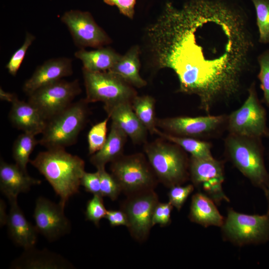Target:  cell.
I'll return each instance as SVG.
<instances>
[{
	"instance_id": "cell-1",
	"label": "cell",
	"mask_w": 269,
	"mask_h": 269,
	"mask_svg": "<svg viewBox=\"0 0 269 269\" xmlns=\"http://www.w3.org/2000/svg\"><path fill=\"white\" fill-rule=\"evenodd\" d=\"M244 11L228 0L168 3L148 30L158 66L173 70L179 91L198 96L209 113L241 90L254 47Z\"/></svg>"
},
{
	"instance_id": "cell-2",
	"label": "cell",
	"mask_w": 269,
	"mask_h": 269,
	"mask_svg": "<svg viewBox=\"0 0 269 269\" xmlns=\"http://www.w3.org/2000/svg\"><path fill=\"white\" fill-rule=\"evenodd\" d=\"M42 174L60 197L65 207L69 198L79 192L81 179L85 172V162L65 149L40 152L29 162Z\"/></svg>"
},
{
	"instance_id": "cell-3",
	"label": "cell",
	"mask_w": 269,
	"mask_h": 269,
	"mask_svg": "<svg viewBox=\"0 0 269 269\" xmlns=\"http://www.w3.org/2000/svg\"><path fill=\"white\" fill-rule=\"evenodd\" d=\"M161 137L146 142L144 151L158 182L167 187L181 185L189 178V159L178 145Z\"/></svg>"
},
{
	"instance_id": "cell-4",
	"label": "cell",
	"mask_w": 269,
	"mask_h": 269,
	"mask_svg": "<svg viewBox=\"0 0 269 269\" xmlns=\"http://www.w3.org/2000/svg\"><path fill=\"white\" fill-rule=\"evenodd\" d=\"M261 138L229 133L225 146L227 156L234 166L255 186L264 190L269 173L265 164Z\"/></svg>"
},
{
	"instance_id": "cell-5",
	"label": "cell",
	"mask_w": 269,
	"mask_h": 269,
	"mask_svg": "<svg viewBox=\"0 0 269 269\" xmlns=\"http://www.w3.org/2000/svg\"><path fill=\"white\" fill-rule=\"evenodd\" d=\"M88 104L81 99L47 121L39 144L52 149H65L75 143L88 118Z\"/></svg>"
},
{
	"instance_id": "cell-6",
	"label": "cell",
	"mask_w": 269,
	"mask_h": 269,
	"mask_svg": "<svg viewBox=\"0 0 269 269\" xmlns=\"http://www.w3.org/2000/svg\"><path fill=\"white\" fill-rule=\"evenodd\" d=\"M110 169L127 196L154 189L158 182L146 155L141 153L122 155L111 162Z\"/></svg>"
},
{
	"instance_id": "cell-7",
	"label": "cell",
	"mask_w": 269,
	"mask_h": 269,
	"mask_svg": "<svg viewBox=\"0 0 269 269\" xmlns=\"http://www.w3.org/2000/svg\"><path fill=\"white\" fill-rule=\"evenodd\" d=\"M82 73L88 103L102 102L104 106L132 103L137 95L133 86L109 71L91 72L82 68Z\"/></svg>"
},
{
	"instance_id": "cell-8",
	"label": "cell",
	"mask_w": 269,
	"mask_h": 269,
	"mask_svg": "<svg viewBox=\"0 0 269 269\" xmlns=\"http://www.w3.org/2000/svg\"><path fill=\"white\" fill-rule=\"evenodd\" d=\"M221 228L224 238L236 245L264 244L269 240V213L249 215L230 208Z\"/></svg>"
},
{
	"instance_id": "cell-9",
	"label": "cell",
	"mask_w": 269,
	"mask_h": 269,
	"mask_svg": "<svg viewBox=\"0 0 269 269\" xmlns=\"http://www.w3.org/2000/svg\"><path fill=\"white\" fill-rule=\"evenodd\" d=\"M227 129L230 134L239 135L269 137L266 112L258 99L255 82L248 89V96L242 106L228 116Z\"/></svg>"
},
{
	"instance_id": "cell-10",
	"label": "cell",
	"mask_w": 269,
	"mask_h": 269,
	"mask_svg": "<svg viewBox=\"0 0 269 269\" xmlns=\"http://www.w3.org/2000/svg\"><path fill=\"white\" fill-rule=\"evenodd\" d=\"M81 92L78 80L61 79L34 91L29 96L28 102L47 121L68 108Z\"/></svg>"
},
{
	"instance_id": "cell-11",
	"label": "cell",
	"mask_w": 269,
	"mask_h": 269,
	"mask_svg": "<svg viewBox=\"0 0 269 269\" xmlns=\"http://www.w3.org/2000/svg\"><path fill=\"white\" fill-rule=\"evenodd\" d=\"M158 202V195L152 189L127 196L122 204L121 209L128 220L127 228L131 236L137 242H143L148 238L153 227V212Z\"/></svg>"
},
{
	"instance_id": "cell-12",
	"label": "cell",
	"mask_w": 269,
	"mask_h": 269,
	"mask_svg": "<svg viewBox=\"0 0 269 269\" xmlns=\"http://www.w3.org/2000/svg\"><path fill=\"white\" fill-rule=\"evenodd\" d=\"M226 115L199 117L180 116L156 119V126L166 133L180 136L208 137L227 127Z\"/></svg>"
},
{
	"instance_id": "cell-13",
	"label": "cell",
	"mask_w": 269,
	"mask_h": 269,
	"mask_svg": "<svg viewBox=\"0 0 269 269\" xmlns=\"http://www.w3.org/2000/svg\"><path fill=\"white\" fill-rule=\"evenodd\" d=\"M61 20L68 27L75 44L81 48H98L111 42L88 12L71 10L64 13Z\"/></svg>"
},
{
	"instance_id": "cell-14",
	"label": "cell",
	"mask_w": 269,
	"mask_h": 269,
	"mask_svg": "<svg viewBox=\"0 0 269 269\" xmlns=\"http://www.w3.org/2000/svg\"><path fill=\"white\" fill-rule=\"evenodd\" d=\"M64 208L43 197L35 202L33 218L38 233L49 241H54L70 231L71 225L64 214Z\"/></svg>"
},
{
	"instance_id": "cell-15",
	"label": "cell",
	"mask_w": 269,
	"mask_h": 269,
	"mask_svg": "<svg viewBox=\"0 0 269 269\" xmlns=\"http://www.w3.org/2000/svg\"><path fill=\"white\" fill-rule=\"evenodd\" d=\"M189 173L194 186L202 185L206 194H214L223 189V163L213 157L200 158L191 156Z\"/></svg>"
},
{
	"instance_id": "cell-16",
	"label": "cell",
	"mask_w": 269,
	"mask_h": 269,
	"mask_svg": "<svg viewBox=\"0 0 269 269\" xmlns=\"http://www.w3.org/2000/svg\"><path fill=\"white\" fill-rule=\"evenodd\" d=\"M73 73L72 60L67 57L52 58L38 66L25 81L23 92L29 96L37 89L53 83Z\"/></svg>"
},
{
	"instance_id": "cell-17",
	"label": "cell",
	"mask_w": 269,
	"mask_h": 269,
	"mask_svg": "<svg viewBox=\"0 0 269 269\" xmlns=\"http://www.w3.org/2000/svg\"><path fill=\"white\" fill-rule=\"evenodd\" d=\"M108 116L129 137L133 143L146 142L147 133L132 107V103H121L104 106Z\"/></svg>"
},
{
	"instance_id": "cell-18",
	"label": "cell",
	"mask_w": 269,
	"mask_h": 269,
	"mask_svg": "<svg viewBox=\"0 0 269 269\" xmlns=\"http://www.w3.org/2000/svg\"><path fill=\"white\" fill-rule=\"evenodd\" d=\"M10 205L6 225L10 237L13 242L24 250L34 247L37 230L29 223L18 206L17 197H7Z\"/></svg>"
},
{
	"instance_id": "cell-19",
	"label": "cell",
	"mask_w": 269,
	"mask_h": 269,
	"mask_svg": "<svg viewBox=\"0 0 269 269\" xmlns=\"http://www.w3.org/2000/svg\"><path fill=\"white\" fill-rule=\"evenodd\" d=\"M13 269H73V265L61 256L47 249L36 250L34 247L25 250L11 263Z\"/></svg>"
},
{
	"instance_id": "cell-20",
	"label": "cell",
	"mask_w": 269,
	"mask_h": 269,
	"mask_svg": "<svg viewBox=\"0 0 269 269\" xmlns=\"http://www.w3.org/2000/svg\"><path fill=\"white\" fill-rule=\"evenodd\" d=\"M8 118L17 129L35 135L43 133L46 124V121L33 105L18 98L11 103Z\"/></svg>"
},
{
	"instance_id": "cell-21",
	"label": "cell",
	"mask_w": 269,
	"mask_h": 269,
	"mask_svg": "<svg viewBox=\"0 0 269 269\" xmlns=\"http://www.w3.org/2000/svg\"><path fill=\"white\" fill-rule=\"evenodd\" d=\"M41 181L30 177L15 163H0V189L7 198L16 196L20 193L28 192L32 186L40 184Z\"/></svg>"
},
{
	"instance_id": "cell-22",
	"label": "cell",
	"mask_w": 269,
	"mask_h": 269,
	"mask_svg": "<svg viewBox=\"0 0 269 269\" xmlns=\"http://www.w3.org/2000/svg\"><path fill=\"white\" fill-rule=\"evenodd\" d=\"M189 218L191 222L204 227H221L225 220L214 201L201 192L196 193L192 197Z\"/></svg>"
},
{
	"instance_id": "cell-23",
	"label": "cell",
	"mask_w": 269,
	"mask_h": 269,
	"mask_svg": "<svg viewBox=\"0 0 269 269\" xmlns=\"http://www.w3.org/2000/svg\"><path fill=\"white\" fill-rule=\"evenodd\" d=\"M127 135L114 123L112 122L110 132L103 147L91 155L90 162L97 169L105 167L123 155Z\"/></svg>"
},
{
	"instance_id": "cell-24",
	"label": "cell",
	"mask_w": 269,
	"mask_h": 269,
	"mask_svg": "<svg viewBox=\"0 0 269 269\" xmlns=\"http://www.w3.org/2000/svg\"><path fill=\"white\" fill-rule=\"evenodd\" d=\"M139 49L133 46L127 53L121 55L114 66L108 71L118 76L124 81L137 88L146 85V82L139 74Z\"/></svg>"
},
{
	"instance_id": "cell-25",
	"label": "cell",
	"mask_w": 269,
	"mask_h": 269,
	"mask_svg": "<svg viewBox=\"0 0 269 269\" xmlns=\"http://www.w3.org/2000/svg\"><path fill=\"white\" fill-rule=\"evenodd\" d=\"M74 55L81 61L83 69L91 72L109 71L121 56L111 48L104 47L92 51L81 48Z\"/></svg>"
},
{
	"instance_id": "cell-26",
	"label": "cell",
	"mask_w": 269,
	"mask_h": 269,
	"mask_svg": "<svg viewBox=\"0 0 269 269\" xmlns=\"http://www.w3.org/2000/svg\"><path fill=\"white\" fill-rule=\"evenodd\" d=\"M154 134L160 137L174 143L184 150L188 152L191 156L206 158L213 157L211 153L210 143L201 140L196 138L174 135L160 131L157 128Z\"/></svg>"
},
{
	"instance_id": "cell-27",
	"label": "cell",
	"mask_w": 269,
	"mask_h": 269,
	"mask_svg": "<svg viewBox=\"0 0 269 269\" xmlns=\"http://www.w3.org/2000/svg\"><path fill=\"white\" fill-rule=\"evenodd\" d=\"M155 104L154 98L149 95H137L132 102V107L136 116L151 134H154L156 129Z\"/></svg>"
},
{
	"instance_id": "cell-28",
	"label": "cell",
	"mask_w": 269,
	"mask_h": 269,
	"mask_svg": "<svg viewBox=\"0 0 269 269\" xmlns=\"http://www.w3.org/2000/svg\"><path fill=\"white\" fill-rule=\"evenodd\" d=\"M35 136L23 132L15 140L12 147V156L15 164L26 173H27V165L30 160V155L39 143Z\"/></svg>"
},
{
	"instance_id": "cell-29",
	"label": "cell",
	"mask_w": 269,
	"mask_h": 269,
	"mask_svg": "<svg viewBox=\"0 0 269 269\" xmlns=\"http://www.w3.org/2000/svg\"><path fill=\"white\" fill-rule=\"evenodd\" d=\"M255 8L259 42L269 43V0H251Z\"/></svg>"
},
{
	"instance_id": "cell-30",
	"label": "cell",
	"mask_w": 269,
	"mask_h": 269,
	"mask_svg": "<svg viewBox=\"0 0 269 269\" xmlns=\"http://www.w3.org/2000/svg\"><path fill=\"white\" fill-rule=\"evenodd\" d=\"M110 118L107 116L103 121L93 126L89 130L87 140L88 151L92 155L100 150L107 139V124Z\"/></svg>"
},
{
	"instance_id": "cell-31",
	"label": "cell",
	"mask_w": 269,
	"mask_h": 269,
	"mask_svg": "<svg viewBox=\"0 0 269 269\" xmlns=\"http://www.w3.org/2000/svg\"><path fill=\"white\" fill-rule=\"evenodd\" d=\"M100 179L101 194L114 201L117 199L122 192L121 188L113 175L108 173L105 167L97 169Z\"/></svg>"
},
{
	"instance_id": "cell-32",
	"label": "cell",
	"mask_w": 269,
	"mask_h": 269,
	"mask_svg": "<svg viewBox=\"0 0 269 269\" xmlns=\"http://www.w3.org/2000/svg\"><path fill=\"white\" fill-rule=\"evenodd\" d=\"M107 211L104 204L103 197L100 195H94L87 203L86 219L98 227L101 220L105 217Z\"/></svg>"
},
{
	"instance_id": "cell-33",
	"label": "cell",
	"mask_w": 269,
	"mask_h": 269,
	"mask_svg": "<svg viewBox=\"0 0 269 269\" xmlns=\"http://www.w3.org/2000/svg\"><path fill=\"white\" fill-rule=\"evenodd\" d=\"M35 38V37L33 34L27 32L23 43L10 57L6 65V68L8 73L12 76H15L16 75L28 48L34 41Z\"/></svg>"
},
{
	"instance_id": "cell-34",
	"label": "cell",
	"mask_w": 269,
	"mask_h": 269,
	"mask_svg": "<svg viewBox=\"0 0 269 269\" xmlns=\"http://www.w3.org/2000/svg\"><path fill=\"white\" fill-rule=\"evenodd\" d=\"M258 60L260 67L258 76L263 91V101L269 107V50L260 55Z\"/></svg>"
},
{
	"instance_id": "cell-35",
	"label": "cell",
	"mask_w": 269,
	"mask_h": 269,
	"mask_svg": "<svg viewBox=\"0 0 269 269\" xmlns=\"http://www.w3.org/2000/svg\"><path fill=\"white\" fill-rule=\"evenodd\" d=\"M194 188V185H175L170 187L168 193V202L178 211H180Z\"/></svg>"
},
{
	"instance_id": "cell-36",
	"label": "cell",
	"mask_w": 269,
	"mask_h": 269,
	"mask_svg": "<svg viewBox=\"0 0 269 269\" xmlns=\"http://www.w3.org/2000/svg\"><path fill=\"white\" fill-rule=\"evenodd\" d=\"M173 206L169 202H158L156 205L152 219V226L159 225L165 227L170 224Z\"/></svg>"
},
{
	"instance_id": "cell-37",
	"label": "cell",
	"mask_w": 269,
	"mask_h": 269,
	"mask_svg": "<svg viewBox=\"0 0 269 269\" xmlns=\"http://www.w3.org/2000/svg\"><path fill=\"white\" fill-rule=\"evenodd\" d=\"M81 185L83 186L87 192L93 195L102 196L100 190V176L97 170L94 173L85 171L81 179Z\"/></svg>"
},
{
	"instance_id": "cell-38",
	"label": "cell",
	"mask_w": 269,
	"mask_h": 269,
	"mask_svg": "<svg viewBox=\"0 0 269 269\" xmlns=\"http://www.w3.org/2000/svg\"><path fill=\"white\" fill-rule=\"evenodd\" d=\"M104 1L109 5L116 6L121 13L131 19L133 18L136 0H104Z\"/></svg>"
},
{
	"instance_id": "cell-39",
	"label": "cell",
	"mask_w": 269,
	"mask_h": 269,
	"mask_svg": "<svg viewBox=\"0 0 269 269\" xmlns=\"http://www.w3.org/2000/svg\"><path fill=\"white\" fill-rule=\"evenodd\" d=\"M105 218L109 222L111 227L125 226L127 227L128 223L127 216L124 212L120 209L107 210Z\"/></svg>"
},
{
	"instance_id": "cell-40",
	"label": "cell",
	"mask_w": 269,
	"mask_h": 269,
	"mask_svg": "<svg viewBox=\"0 0 269 269\" xmlns=\"http://www.w3.org/2000/svg\"><path fill=\"white\" fill-rule=\"evenodd\" d=\"M18 97L15 94L6 92L0 87V99L1 100L12 103Z\"/></svg>"
},
{
	"instance_id": "cell-41",
	"label": "cell",
	"mask_w": 269,
	"mask_h": 269,
	"mask_svg": "<svg viewBox=\"0 0 269 269\" xmlns=\"http://www.w3.org/2000/svg\"><path fill=\"white\" fill-rule=\"evenodd\" d=\"M6 206L3 200H0V226L6 224L8 215L6 213Z\"/></svg>"
},
{
	"instance_id": "cell-42",
	"label": "cell",
	"mask_w": 269,
	"mask_h": 269,
	"mask_svg": "<svg viewBox=\"0 0 269 269\" xmlns=\"http://www.w3.org/2000/svg\"><path fill=\"white\" fill-rule=\"evenodd\" d=\"M264 191L265 193V195L267 198V200L268 202V210H267V213H269V177L268 181L267 182V184L264 189Z\"/></svg>"
}]
</instances>
